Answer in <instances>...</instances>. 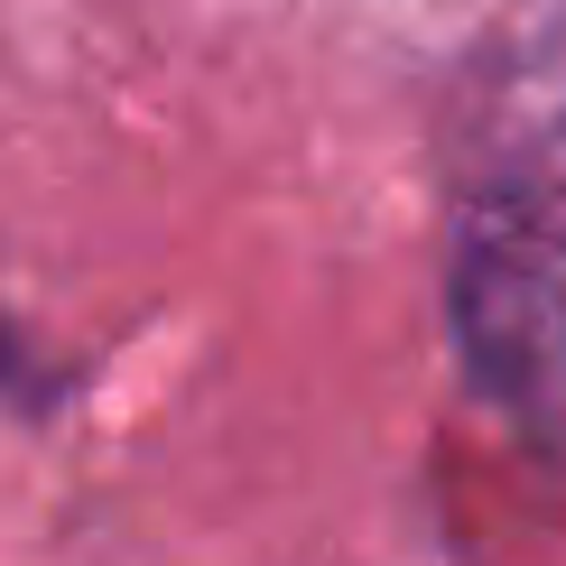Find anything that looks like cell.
Masks as SVG:
<instances>
[{"mask_svg": "<svg viewBox=\"0 0 566 566\" xmlns=\"http://www.w3.org/2000/svg\"><path fill=\"white\" fill-rule=\"evenodd\" d=\"M464 371L530 446L566 455V214L483 205L455 242Z\"/></svg>", "mask_w": 566, "mask_h": 566, "instance_id": "obj_1", "label": "cell"}, {"mask_svg": "<svg viewBox=\"0 0 566 566\" xmlns=\"http://www.w3.org/2000/svg\"><path fill=\"white\" fill-rule=\"evenodd\" d=\"M0 390H29V353H19V325L0 316Z\"/></svg>", "mask_w": 566, "mask_h": 566, "instance_id": "obj_2", "label": "cell"}]
</instances>
